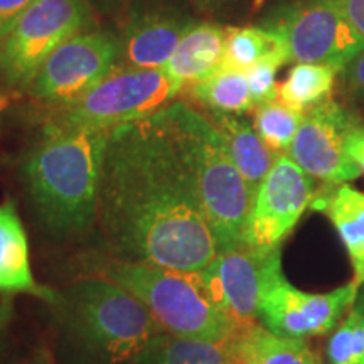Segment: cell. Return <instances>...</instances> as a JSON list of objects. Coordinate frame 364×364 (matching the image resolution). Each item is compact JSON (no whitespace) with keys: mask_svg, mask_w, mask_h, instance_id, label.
<instances>
[{"mask_svg":"<svg viewBox=\"0 0 364 364\" xmlns=\"http://www.w3.org/2000/svg\"><path fill=\"white\" fill-rule=\"evenodd\" d=\"M97 228L115 260L201 273L218 245L189 172L156 117L110 130Z\"/></svg>","mask_w":364,"mask_h":364,"instance_id":"1","label":"cell"},{"mask_svg":"<svg viewBox=\"0 0 364 364\" xmlns=\"http://www.w3.org/2000/svg\"><path fill=\"white\" fill-rule=\"evenodd\" d=\"M110 130L51 120L22 161V182L34 216L58 241L80 240L97 228L103 154Z\"/></svg>","mask_w":364,"mask_h":364,"instance_id":"2","label":"cell"},{"mask_svg":"<svg viewBox=\"0 0 364 364\" xmlns=\"http://www.w3.org/2000/svg\"><path fill=\"white\" fill-rule=\"evenodd\" d=\"M48 307L70 364H130L166 332L140 300L103 275L56 290Z\"/></svg>","mask_w":364,"mask_h":364,"instance_id":"3","label":"cell"},{"mask_svg":"<svg viewBox=\"0 0 364 364\" xmlns=\"http://www.w3.org/2000/svg\"><path fill=\"white\" fill-rule=\"evenodd\" d=\"M154 117L189 172L218 253L245 245L253 193L228 156L220 132L184 102L169 103Z\"/></svg>","mask_w":364,"mask_h":364,"instance_id":"4","label":"cell"},{"mask_svg":"<svg viewBox=\"0 0 364 364\" xmlns=\"http://www.w3.org/2000/svg\"><path fill=\"white\" fill-rule=\"evenodd\" d=\"M102 275L140 300L159 326L177 338L230 343L240 331L216 306L199 273L112 260L103 267Z\"/></svg>","mask_w":364,"mask_h":364,"instance_id":"5","label":"cell"},{"mask_svg":"<svg viewBox=\"0 0 364 364\" xmlns=\"http://www.w3.org/2000/svg\"><path fill=\"white\" fill-rule=\"evenodd\" d=\"M182 85L166 70L117 68L85 97L65 105L54 122L70 127L112 130L144 120L166 108Z\"/></svg>","mask_w":364,"mask_h":364,"instance_id":"6","label":"cell"},{"mask_svg":"<svg viewBox=\"0 0 364 364\" xmlns=\"http://www.w3.org/2000/svg\"><path fill=\"white\" fill-rule=\"evenodd\" d=\"M262 27L285 41L290 61L344 71L364 51V39L331 0H289L267 12Z\"/></svg>","mask_w":364,"mask_h":364,"instance_id":"7","label":"cell"},{"mask_svg":"<svg viewBox=\"0 0 364 364\" xmlns=\"http://www.w3.org/2000/svg\"><path fill=\"white\" fill-rule=\"evenodd\" d=\"M90 22L86 0H36L0 43V80L29 88L46 59Z\"/></svg>","mask_w":364,"mask_h":364,"instance_id":"8","label":"cell"},{"mask_svg":"<svg viewBox=\"0 0 364 364\" xmlns=\"http://www.w3.org/2000/svg\"><path fill=\"white\" fill-rule=\"evenodd\" d=\"M120 58V41L105 31H83L46 59L31 93L49 103L70 105L107 78Z\"/></svg>","mask_w":364,"mask_h":364,"instance_id":"9","label":"cell"},{"mask_svg":"<svg viewBox=\"0 0 364 364\" xmlns=\"http://www.w3.org/2000/svg\"><path fill=\"white\" fill-rule=\"evenodd\" d=\"M282 273L280 248L241 245L218 253L199 277L216 306L243 329L257 324L263 292Z\"/></svg>","mask_w":364,"mask_h":364,"instance_id":"10","label":"cell"},{"mask_svg":"<svg viewBox=\"0 0 364 364\" xmlns=\"http://www.w3.org/2000/svg\"><path fill=\"white\" fill-rule=\"evenodd\" d=\"M316 193L314 177L300 169L289 154L277 156L270 172L255 191L245 245L260 250L280 248Z\"/></svg>","mask_w":364,"mask_h":364,"instance_id":"11","label":"cell"},{"mask_svg":"<svg viewBox=\"0 0 364 364\" xmlns=\"http://www.w3.org/2000/svg\"><path fill=\"white\" fill-rule=\"evenodd\" d=\"M361 287H339L324 294L295 289L285 275L277 277L263 292L258 309V322L282 338L307 339L331 332L351 312Z\"/></svg>","mask_w":364,"mask_h":364,"instance_id":"12","label":"cell"},{"mask_svg":"<svg viewBox=\"0 0 364 364\" xmlns=\"http://www.w3.org/2000/svg\"><path fill=\"white\" fill-rule=\"evenodd\" d=\"M353 117L336 100H326L304 113L289 157L306 174L324 182L326 186L348 184L358 179L361 171L346 150Z\"/></svg>","mask_w":364,"mask_h":364,"instance_id":"13","label":"cell"},{"mask_svg":"<svg viewBox=\"0 0 364 364\" xmlns=\"http://www.w3.org/2000/svg\"><path fill=\"white\" fill-rule=\"evenodd\" d=\"M198 19L167 2H142L132 9L120 41L125 68L162 70Z\"/></svg>","mask_w":364,"mask_h":364,"instance_id":"14","label":"cell"},{"mask_svg":"<svg viewBox=\"0 0 364 364\" xmlns=\"http://www.w3.org/2000/svg\"><path fill=\"white\" fill-rule=\"evenodd\" d=\"M27 294L51 304L56 289L38 284L29 258V241L16 204L0 206V295Z\"/></svg>","mask_w":364,"mask_h":364,"instance_id":"15","label":"cell"},{"mask_svg":"<svg viewBox=\"0 0 364 364\" xmlns=\"http://www.w3.org/2000/svg\"><path fill=\"white\" fill-rule=\"evenodd\" d=\"M311 206L322 211L338 231L353 265V282L364 285V193L349 184L327 186Z\"/></svg>","mask_w":364,"mask_h":364,"instance_id":"16","label":"cell"},{"mask_svg":"<svg viewBox=\"0 0 364 364\" xmlns=\"http://www.w3.org/2000/svg\"><path fill=\"white\" fill-rule=\"evenodd\" d=\"M226 27L198 22L177 46L166 70L182 86L199 83L221 70L225 58Z\"/></svg>","mask_w":364,"mask_h":364,"instance_id":"17","label":"cell"},{"mask_svg":"<svg viewBox=\"0 0 364 364\" xmlns=\"http://www.w3.org/2000/svg\"><path fill=\"white\" fill-rule=\"evenodd\" d=\"M209 120L220 132L228 156L255 196V191L270 172L277 156L263 144L255 127L240 115L211 112Z\"/></svg>","mask_w":364,"mask_h":364,"instance_id":"18","label":"cell"},{"mask_svg":"<svg viewBox=\"0 0 364 364\" xmlns=\"http://www.w3.org/2000/svg\"><path fill=\"white\" fill-rule=\"evenodd\" d=\"M230 346L238 364H321L306 339L282 338L262 324L240 329Z\"/></svg>","mask_w":364,"mask_h":364,"instance_id":"19","label":"cell"},{"mask_svg":"<svg viewBox=\"0 0 364 364\" xmlns=\"http://www.w3.org/2000/svg\"><path fill=\"white\" fill-rule=\"evenodd\" d=\"M230 343L186 339L162 332L130 364H228L233 359Z\"/></svg>","mask_w":364,"mask_h":364,"instance_id":"20","label":"cell"},{"mask_svg":"<svg viewBox=\"0 0 364 364\" xmlns=\"http://www.w3.org/2000/svg\"><path fill=\"white\" fill-rule=\"evenodd\" d=\"M188 95L211 112L241 115L255 107L247 73L228 68H221L206 80L188 86Z\"/></svg>","mask_w":364,"mask_h":364,"instance_id":"21","label":"cell"},{"mask_svg":"<svg viewBox=\"0 0 364 364\" xmlns=\"http://www.w3.org/2000/svg\"><path fill=\"white\" fill-rule=\"evenodd\" d=\"M270 56H285L290 61L289 48L279 34L262 26L226 27L221 68L247 73L255 63Z\"/></svg>","mask_w":364,"mask_h":364,"instance_id":"22","label":"cell"},{"mask_svg":"<svg viewBox=\"0 0 364 364\" xmlns=\"http://www.w3.org/2000/svg\"><path fill=\"white\" fill-rule=\"evenodd\" d=\"M336 73L338 71L326 65L297 63L284 83L279 85L277 100L292 110L306 113L331 98Z\"/></svg>","mask_w":364,"mask_h":364,"instance_id":"23","label":"cell"},{"mask_svg":"<svg viewBox=\"0 0 364 364\" xmlns=\"http://www.w3.org/2000/svg\"><path fill=\"white\" fill-rule=\"evenodd\" d=\"M304 113L292 110L279 100L255 107V130L275 156L289 152Z\"/></svg>","mask_w":364,"mask_h":364,"instance_id":"24","label":"cell"},{"mask_svg":"<svg viewBox=\"0 0 364 364\" xmlns=\"http://www.w3.org/2000/svg\"><path fill=\"white\" fill-rule=\"evenodd\" d=\"M327 359L329 364H364V318L356 307L331 336Z\"/></svg>","mask_w":364,"mask_h":364,"instance_id":"25","label":"cell"},{"mask_svg":"<svg viewBox=\"0 0 364 364\" xmlns=\"http://www.w3.org/2000/svg\"><path fill=\"white\" fill-rule=\"evenodd\" d=\"M287 63L290 61L285 56H270L255 63L247 71V78L255 107L277 100V90H279V85H277V71L284 65H287Z\"/></svg>","mask_w":364,"mask_h":364,"instance_id":"26","label":"cell"},{"mask_svg":"<svg viewBox=\"0 0 364 364\" xmlns=\"http://www.w3.org/2000/svg\"><path fill=\"white\" fill-rule=\"evenodd\" d=\"M36 0H0V39L11 33L22 14Z\"/></svg>","mask_w":364,"mask_h":364,"instance_id":"27","label":"cell"},{"mask_svg":"<svg viewBox=\"0 0 364 364\" xmlns=\"http://www.w3.org/2000/svg\"><path fill=\"white\" fill-rule=\"evenodd\" d=\"M346 150L349 157L359 167V171L364 174V125L361 122L354 120L351 129H349L348 140H346Z\"/></svg>","mask_w":364,"mask_h":364,"instance_id":"28","label":"cell"},{"mask_svg":"<svg viewBox=\"0 0 364 364\" xmlns=\"http://www.w3.org/2000/svg\"><path fill=\"white\" fill-rule=\"evenodd\" d=\"M364 39V0H331Z\"/></svg>","mask_w":364,"mask_h":364,"instance_id":"29","label":"cell"},{"mask_svg":"<svg viewBox=\"0 0 364 364\" xmlns=\"http://www.w3.org/2000/svg\"><path fill=\"white\" fill-rule=\"evenodd\" d=\"M348 85L351 86L353 93L361 100L364 105V51L344 70Z\"/></svg>","mask_w":364,"mask_h":364,"instance_id":"30","label":"cell"},{"mask_svg":"<svg viewBox=\"0 0 364 364\" xmlns=\"http://www.w3.org/2000/svg\"><path fill=\"white\" fill-rule=\"evenodd\" d=\"M12 317V304L7 295H0V363L7 348V332Z\"/></svg>","mask_w":364,"mask_h":364,"instance_id":"31","label":"cell"},{"mask_svg":"<svg viewBox=\"0 0 364 364\" xmlns=\"http://www.w3.org/2000/svg\"><path fill=\"white\" fill-rule=\"evenodd\" d=\"M193 2H196L199 7H204V9H216L220 7L221 4H225L226 0H193Z\"/></svg>","mask_w":364,"mask_h":364,"instance_id":"32","label":"cell"},{"mask_svg":"<svg viewBox=\"0 0 364 364\" xmlns=\"http://www.w3.org/2000/svg\"><path fill=\"white\" fill-rule=\"evenodd\" d=\"M354 307L361 312V316L364 318V285L361 287V292H359V295H358V300H356V304H354Z\"/></svg>","mask_w":364,"mask_h":364,"instance_id":"33","label":"cell"},{"mask_svg":"<svg viewBox=\"0 0 364 364\" xmlns=\"http://www.w3.org/2000/svg\"><path fill=\"white\" fill-rule=\"evenodd\" d=\"M228 364H238V363H236V361H235V359H231V361H230V363H228Z\"/></svg>","mask_w":364,"mask_h":364,"instance_id":"34","label":"cell"}]
</instances>
